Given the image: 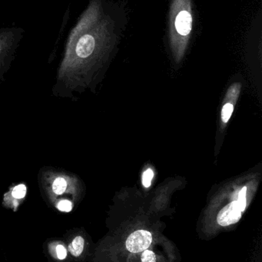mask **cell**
<instances>
[{"mask_svg": "<svg viewBox=\"0 0 262 262\" xmlns=\"http://www.w3.org/2000/svg\"><path fill=\"white\" fill-rule=\"evenodd\" d=\"M25 30L20 27L0 29V68L8 66L12 60Z\"/></svg>", "mask_w": 262, "mask_h": 262, "instance_id": "obj_1", "label": "cell"}, {"mask_svg": "<svg viewBox=\"0 0 262 262\" xmlns=\"http://www.w3.org/2000/svg\"><path fill=\"white\" fill-rule=\"evenodd\" d=\"M152 242L150 232L146 230L135 231L126 240V249L132 253H138L149 249Z\"/></svg>", "mask_w": 262, "mask_h": 262, "instance_id": "obj_2", "label": "cell"}, {"mask_svg": "<svg viewBox=\"0 0 262 262\" xmlns=\"http://www.w3.org/2000/svg\"><path fill=\"white\" fill-rule=\"evenodd\" d=\"M241 211L238 201H233L223 208L217 217V221L221 226H228L239 221Z\"/></svg>", "mask_w": 262, "mask_h": 262, "instance_id": "obj_3", "label": "cell"}, {"mask_svg": "<svg viewBox=\"0 0 262 262\" xmlns=\"http://www.w3.org/2000/svg\"><path fill=\"white\" fill-rule=\"evenodd\" d=\"M175 27L177 32L180 35H189L192 27V18L191 14L187 11L180 12L175 19Z\"/></svg>", "mask_w": 262, "mask_h": 262, "instance_id": "obj_4", "label": "cell"}, {"mask_svg": "<svg viewBox=\"0 0 262 262\" xmlns=\"http://www.w3.org/2000/svg\"><path fill=\"white\" fill-rule=\"evenodd\" d=\"M84 238L81 236H77L74 238L72 244L69 245V250L73 256L78 257L83 253L84 249Z\"/></svg>", "mask_w": 262, "mask_h": 262, "instance_id": "obj_5", "label": "cell"}, {"mask_svg": "<svg viewBox=\"0 0 262 262\" xmlns=\"http://www.w3.org/2000/svg\"><path fill=\"white\" fill-rule=\"evenodd\" d=\"M66 187H67V183H66V180L62 177L57 178L52 184L53 192L57 195L63 194L66 191Z\"/></svg>", "mask_w": 262, "mask_h": 262, "instance_id": "obj_6", "label": "cell"}, {"mask_svg": "<svg viewBox=\"0 0 262 262\" xmlns=\"http://www.w3.org/2000/svg\"><path fill=\"white\" fill-rule=\"evenodd\" d=\"M233 105L230 103L225 104L223 111H221V120H223V122L227 123L229 121L232 113H233Z\"/></svg>", "mask_w": 262, "mask_h": 262, "instance_id": "obj_7", "label": "cell"}, {"mask_svg": "<svg viewBox=\"0 0 262 262\" xmlns=\"http://www.w3.org/2000/svg\"><path fill=\"white\" fill-rule=\"evenodd\" d=\"M153 176V171L152 169H148L147 170L145 171L143 175V184L145 187L148 188L151 186Z\"/></svg>", "mask_w": 262, "mask_h": 262, "instance_id": "obj_8", "label": "cell"}, {"mask_svg": "<svg viewBox=\"0 0 262 262\" xmlns=\"http://www.w3.org/2000/svg\"><path fill=\"white\" fill-rule=\"evenodd\" d=\"M26 194V187L24 185H18L14 188L12 191V196L15 199L24 198Z\"/></svg>", "mask_w": 262, "mask_h": 262, "instance_id": "obj_9", "label": "cell"}, {"mask_svg": "<svg viewBox=\"0 0 262 262\" xmlns=\"http://www.w3.org/2000/svg\"><path fill=\"white\" fill-rule=\"evenodd\" d=\"M246 191H247V188L243 187V189L240 191L238 200H237L238 204H239L241 212H244L246 207Z\"/></svg>", "mask_w": 262, "mask_h": 262, "instance_id": "obj_10", "label": "cell"}, {"mask_svg": "<svg viewBox=\"0 0 262 262\" xmlns=\"http://www.w3.org/2000/svg\"><path fill=\"white\" fill-rule=\"evenodd\" d=\"M141 260L142 262H156V256L152 251L146 249L143 251Z\"/></svg>", "mask_w": 262, "mask_h": 262, "instance_id": "obj_11", "label": "cell"}, {"mask_svg": "<svg viewBox=\"0 0 262 262\" xmlns=\"http://www.w3.org/2000/svg\"><path fill=\"white\" fill-rule=\"evenodd\" d=\"M58 209H59L62 212H69L72 210V204L69 200H63V201L59 202L58 204Z\"/></svg>", "mask_w": 262, "mask_h": 262, "instance_id": "obj_12", "label": "cell"}, {"mask_svg": "<svg viewBox=\"0 0 262 262\" xmlns=\"http://www.w3.org/2000/svg\"><path fill=\"white\" fill-rule=\"evenodd\" d=\"M55 250H56L57 257L58 259H65L67 256V251H66V248L62 245H58Z\"/></svg>", "mask_w": 262, "mask_h": 262, "instance_id": "obj_13", "label": "cell"}]
</instances>
